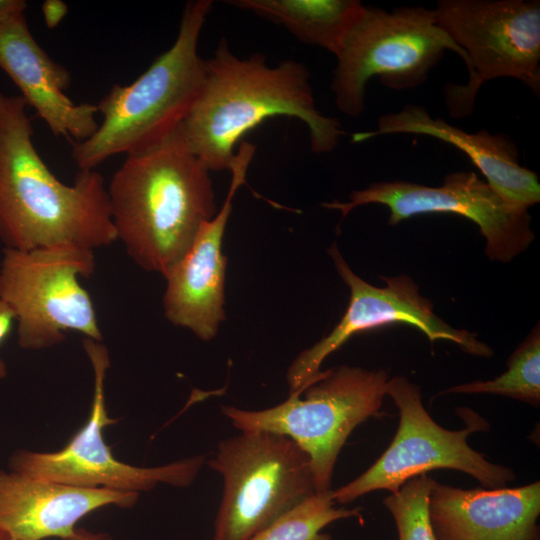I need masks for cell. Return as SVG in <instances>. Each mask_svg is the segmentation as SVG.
I'll return each mask as SVG.
<instances>
[{
    "label": "cell",
    "instance_id": "cell-3",
    "mask_svg": "<svg viewBox=\"0 0 540 540\" xmlns=\"http://www.w3.org/2000/svg\"><path fill=\"white\" fill-rule=\"evenodd\" d=\"M107 192L117 241L140 268L163 276L217 213L210 170L179 127L162 143L126 155Z\"/></svg>",
    "mask_w": 540,
    "mask_h": 540
},
{
    "label": "cell",
    "instance_id": "cell-7",
    "mask_svg": "<svg viewBox=\"0 0 540 540\" xmlns=\"http://www.w3.org/2000/svg\"><path fill=\"white\" fill-rule=\"evenodd\" d=\"M208 464L224 482L212 540H249L316 493L308 454L283 434L241 431Z\"/></svg>",
    "mask_w": 540,
    "mask_h": 540
},
{
    "label": "cell",
    "instance_id": "cell-20",
    "mask_svg": "<svg viewBox=\"0 0 540 540\" xmlns=\"http://www.w3.org/2000/svg\"><path fill=\"white\" fill-rule=\"evenodd\" d=\"M495 394L539 406L540 330L535 326L507 361V370L488 381L476 380L439 393Z\"/></svg>",
    "mask_w": 540,
    "mask_h": 540
},
{
    "label": "cell",
    "instance_id": "cell-1",
    "mask_svg": "<svg viewBox=\"0 0 540 540\" xmlns=\"http://www.w3.org/2000/svg\"><path fill=\"white\" fill-rule=\"evenodd\" d=\"M279 116L304 122L311 150L317 154L333 151L345 135L338 119L317 109L304 64L284 60L270 67L260 53L239 58L222 38L205 60L200 90L179 129L210 171L229 170L243 137L266 119Z\"/></svg>",
    "mask_w": 540,
    "mask_h": 540
},
{
    "label": "cell",
    "instance_id": "cell-6",
    "mask_svg": "<svg viewBox=\"0 0 540 540\" xmlns=\"http://www.w3.org/2000/svg\"><path fill=\"white\" fill-rule=\"evenodd\" d=\"M388 373L342 365L322 372L284 402L250 411L222 406L241 431L264 430L293 439L309 456L316 492L329 491L332 474L348 436L380 412Z\"/></svg>",
    "mask_w": 540,
    "mask_h": 540
},
{
    "label": "cell",
    "instance_id": "cell-10",
    "mask_svg": "<svg viewBox=\"0 0 540 540\" xmlns=\"http://www.w3.org/2000/svg\"><path fill=\"white\" fill-rule=\"evenodd\" d=\"M434 13L468 59V82L444 89L452 118L469 116L478 90L492 79L515 78L539 95V0H440Z\"/></svg>",
    "mask_w": 540,
    "mask_h": 540
},
{
    "label": "cell",
    "instance_id": "cell-17",
    "mask_svg": "<svg viewBox=\"0 0 540 540\" xmlns=\"http://www.w3.org/2000/svg\"><path fill=\"white\" fill-rule=\"evenodd\" d=\"M0 69L55 136L81 142L98 129L97 106L76 104L65 95L70 72L37 43L24 14L0 24Z\"/></svg>",
    "mask_w": 540,
    "mask_h": 540
},
{
    "label": "cell",
    "instance_id": "cell-11",
    "mask_svg": "<svg viewBox=\"0 0 540 540\" xmlns=\"http://www.w3.org/2000/svg\"><path fill=\"white\" fill-rule=\"evenodd\" d=\"M90 361L93 398L89 417L70 441L55 452L15 451L9 469L16 473L83 488H105L122 492L149 491L159 483L188 487L196 479L205 457L186 458L157 467H138L119 461L103 437L106 426L117 423L105 404V379L110 367L109 351L102 341L83 338Z\"/></svg>",
    "mask_w": 540,
    "mask_h": 540
},
{
    "label": "cell",
    "instance_id": "cell-25",
    "mask_svg": "<svg viewBox=\"0 0 540 540\" xmlns=\"http://www.w3.org/2000/svg\"><path fill=\"white\" fill-rule=\"evenodd\" d=\"M26 8L24 0H0V24L23 15Z\"/></svg>",
    "mask_w": 540,
    "mask_h": 540
},
{
    "label": "cell",
    "instance_id": "cell-24",
    "mask_svg": "<svg viewBox=\"0 0 540 540\" xmlns=\"http://www.w3.org/2000/svg\"><path fill=\"white\" fill-rule=\"evenodd\" d=\"M15 327L16 319L13 311L0 299V348L9 338Z\"/></svg>",
    "mask_w": 540,
    "mask_h": 540
},
{
    "label": "cell",
    "instance_id": "cell-19",
    "mask_svg": "<svg viewBox=\"0 0 540 540\" xmlns=\"http://www.w3.org/2000/svg\"><path fill=\"white\" fill-rule=\"evenodd\" d=\"M248 10L282 25L299 41L334 55L363 4L357 0H232Z\"/></svg>",
    "mask_w": 540,
    "mask_h": 540
},
{
    "label": "cell",
    "instance_id": "cell-26",
    "mask_svg": "<svg viewBox=\"0 0 540 540\" xmlns=\"http://www.w3.org/2000/svg\"><path fill=\"white\" fill-rule=\"evenodd\" d=\"M0 540H17L7 533L0 531ZM63 540H114L113 537L105 532H91L85 529H78L77 533L68 539Z\"/></svg>",
    "mask_w": 540,
    "mask_h": 540
},
{
    "label": "cell",
    "instance_id": "cell-12",
    "mask_svg": "<svg viewBox=\"0 0 540 540\" xmlns=\"http://www.w3.org/2000/svg\"><path fill=\"white\" fill-rule=\"evenodd\" d=\"M380 204L389 209L390 225L412 216L434 213L460 215L474 222L486 240L485 253L492 261L508 263L524 252L534 240L528 210L506 202L475 172L446 174L441 186L406 181H384L352 191L348 202L323 203L338 210L342 219L354 208Z\"/></svg>",
    "mask_w": 540,
    "mask_h": 540
},
{
    "label": "cell",
    "instance_id": "cell-18",
    "mask_svg": "<svg viewBox=\"0 0 540 540\" xmlns=\"http://www.w3.org/2000/svg\"><path fill=\"white\" fill-rule=\"evenodd\" d=\"M397 133L431 136L455 146L468 156L492 189L514 207L528 210L540 201L539 178L520 164L519 150L507 135L486 130L469 133L431 117L420 106L408 105L399 112L382 115L375 131L355 133L352 141Z\"/></svg>",
    "mask_w": 540,
    "mask_h": 540
},
{
    "label": "cell",
    "instance_id": "cell-15",
    "mask_svg": "<svg viewBox=\"0 0 540 540\" xmlns=\"http://www.w3.org/2000/svg\"><path fill=\"white\" fill-rule=\"evenodd\" d=\"M429 518L436 540H540V482L461 489L434 480Z\"/></svg>",
    "mask_w": 540,
    "mask_h": 540
},
{
    "label": "cell",
    "instance_id": "cell-23",
    "mask_svg": "<svg viewBox=\"0 0 540 540\" xmlns=\"http://www.w3.org/2000/svg\"><path fill=\"white\" fill-rule=\"evenodd\" d=\"M68 13V6L61 0H46L42 4V14L46 26L55 28Z\"/></svg>",
    "mask_w": 540,
    "mask_h": 540
},
{
    "label": "cell",
    "instance_id": "cell-4",
    "mask_svg": "<svg viewBox=\"0 0 540 540\" xmlns=\"http://www.w3.org/2000/svg\"><path fill=\"white\" fill-rule=\"evenodd\" d=\"M211 0L189 1L176 40L132 83L115 84L96 105L103 120L96 132L72 142L79 170H94L108 158L150 149L181 125L200 90L205 60L198 40Z\"/></svg>",
    "mask_w": 540,
    "mask_h": 540
},
{
    "label": "cell",
    "instance_id": "cell-2",
    "mask_svg": "<svg viewBox=\"0 0 540 540\" xmlns=\"http://www.w3.org/2000/svg\"><path fill=\"white\" fill-rule=\"evenodd\" d=\"M27 103L0 92V240L28 251L58 245L95 250L117 241L101 174L61 182L33 143Z\"/></svg>",
    "mask_w": 540,
    "mask_h": 540
},
{
    "label": "cell",
    "instance_id": "cell-9",
    "mask_svg": "<svg viewBox=\"0 0 540 540\" xmlns=\"http://www.w3.org/2000/svg\"><path fill=\"white\" fill-rule=\"evenodd\" d=\"M399 411L396 434L378 460L348 484L332 490L335 503L346 504L376 490L397 492L408 480L435 469H453L475 478L483 487H506L512 469L494 464L467 443L470 434L486 431L488 422L475 411L458 408L466 422L460 430L438 425L422 404L419 386L404 376L388 379L385 389Z\"/></svg>",
    "mask_w": 540,
    "mask_h": 540
},
{
    "label": "cell",
    "instance_id": "cell-22",
    "mask_svg": "<svg viewBox=\"0 0 540 540\" xmlns=\"http://www.w3.org/2000/svg\"><path fill=\"white\" fill-rule=\"evenodd\" d=\"M434 479L416 476L384 498L394 518L398 540H436L429 518V493Z\"/></svg>",
    "mask_w": 540,
    "mask_h": 540
},
{
    "label": "cell",
    "instance_id": "cell-21",
    "mask_svg": "<svg viewBox=\"0 0 540 540\" xmlns=\"http://www.w3.org/2000/svg\"><path fill=\"white\" fill-rule=\"evenodd\" d=\"M332 490L316 492L285 512L249 540H332L322 529L332 522L358 518L361 509L336 508Z\"/></svg>",
    "mask_w": 540,
    "mask_h": 540
},
{
    "label": "cell",
    "instance_id": "cell-14",
    "mask_svg": "<svg viewBox=\"0 0 540 540\" xmlns=\"http://www.w3.org/2000/svg\"><path fill=\"white\" fill-rule=\"evenodd\" d=\"M255 146L241 141L230 164L231 184L222 208L203 223L192 244L164 275L163 309L175 326L190 330L202 341L212 340L225 319L224 288L227 259L222 241L232 201L255 153Z\"/></svg>",
    "mask_w": 540,
    "mask_h": 540
},
{
    "label": "cell",
    "instance_id": "cell-8",
    "mask_svg": "<svg viewBox=\"0 0 540 540\" xmlns=\"http://www.w3.org/2000/svg\"><path fill=\"white\" fill-rule=\"evenodd\" d=\"M95 265L94 250L79 246L3 249L0 299L15 315L20 347L51 348L67 332L102 341L93 300L80 282L93 274Z\"/></svg>",
    "mask_w": 540,
    "mask_h": 540
},
{
    "label": "cell",
    "instance_id": "cell-13",
    "mask_svg": "<svg viewBox=\"0 0 540 540\" xmlns=\"http://www.w3.org/2000/svg\"><path fill=\"white\" fill-rule=\"evenodd\" d=\"M336 271L350 291L348 307L334 329L312 347L303 350L287 370L290 393L303 390L320 375V366L352 336L369 330L404 324L423 332L430 342L446 340L471 355L489 358L493 350L475 333L455 329L434 313L432 302L405 275L384 277L385 286L376 287L356 275L336 244L328 249Z\"/></svg>",
    "mask_w": 540,
    "mask_h": 540
},
{
    "label": "cell",
    "instance_id": "cell-5",
    "mask_svg": "<svg viewBox=\"0 0 540 540\" xmlns=\"http://www.w3.org/2000/svg\"><path fill=\"white\" fill-rule=\"evenodd\" d=\"M465 52L438 25L434 10L421 6L393 11L362 6L336 53L331 90L344 114L357 117L365 109L366 85L373 77L394 90L424 83L445 50Z\"/></svg>",
    "mask_w": 540,
    "mask_h": 540
},
{
    "label": "cell",
    "instance_id": "cell-16",
    "mask_svg": "<svg viewBox=\"0 0 540 540\" xmlns=\"http://www.w3.org/2000/svg\"><path fill=\"white\" fill-rule=\"evenodd\" d=\"M139 493L83 488L0 470V531L17 540L73 537L76 524L108 505L133 507Z\"/></svg>",
    "mask_w": 540,
    "mask_h": 540
}]
</instances>
